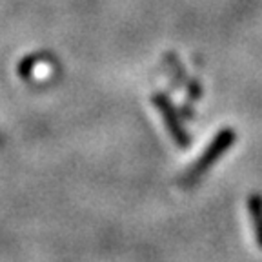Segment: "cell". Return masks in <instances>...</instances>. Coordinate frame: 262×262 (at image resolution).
I'll return each mask as SVG.
<instances>
[{"instance_id": "cell-1", "label": "cell", "mask_w": 262, "mask_h": 262, "mask_svg": "<svg viewBox=\"0 0 262 262\" xmlns=\"http://www.w3.org/2000/svg\"><path fill=\"white\" fill-rule=\"evenodd\" d=\"M235 140H237V131L233 127H222L221 131H217V135L209 140V144L206 146L204 151L199 155V159L184 171L180 182L184 186L195 184L196 180L202 179L228 153V149L233 146Z\"/></svg>"}, {"instance_id": "cell-2", "label": "cell", "mask_w": 262, "mask_h": 262, "mask_svg": "<svg viewBox=\"0 0 262 262\" xmlns=\"http://www.w3.org/2000/svg\"><path fill=\"white\" fill-rule=\"evenodd\" d=\"M151 100H153V106L159 110L164 127H166V131H168L169 137L173 139V142L179 147H182V149H186L191 144V137L188 135V131L184 129V126L180 124L179 115H177L173 104L169 102V98L164 93H155Z\"/></svg>"}, {"instance_id": "cell-3", "label": "cell", "mask_w": 262, "mask_h": 262, "mask_svg": "<svg viewBox=\"0 0 262 262\" xmlns=\"http://www.w3.org/2000/svg\"><path fill=\"white\" fill-rule=\"evenodd\" d=\"M246 206H248L251 226H253L255 241H257V246L262 250V195L251 193L248 196V201H246Z\"/></svg>"}]
</instances>
